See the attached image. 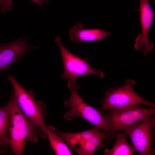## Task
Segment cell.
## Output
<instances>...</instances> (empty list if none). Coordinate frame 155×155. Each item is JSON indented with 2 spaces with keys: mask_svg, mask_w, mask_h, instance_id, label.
<instances>
[{
  "mask_svg": "<svg viewBox=\"0 0 155 155\" xmlns=\"http://www.w3.org/2000/svg\"><path fill=\"white\" fill-rule=\"evenodd\" d=\"M42 1H43L45 2L48 4H49L48 0H42Z\"/></svg>",
  "mask_w": 155,
  "mask_h": 155,
  "instance_id": "17",
  "label": "cell"
},
{
  "mask_svg": "<svg viewBox=\"0 0 155 155\" xmlns=\"http://www.w3.org/2000/svg\"><path fill=\"white\" fill-rule=\"evenodd\" d=\"M8 78L13 86L14 94L21 110L38 128V134L42 138L46 135V126L44 118L47 115L46 106L41 101L36 102L31 92L26 91L11 75Z\"/></svg>",
  "mask_w": 155,
  "mask_h": 155,
  "instance_id": "3",
  "label": "cell"
},
{
  "mask_svg": "<svg viewBox=\"0 0 155 155\" xmlns=\"http://www.w3.org/2000/svg\"><path fill=\"white\" fill-rule=\"evenodd\" d=\"M127 135L124 132L117 133L114 145L111 149H106L104 152L106 155H132L136 152L126 140Z\"/></svg>",
  "mask_w": 155,
  "mask_h": 155,
  "instance_id": "13",
  "label": "cell"
},
{
  "mask_svg": "<svg viewBox=\"0 0 155 155\" xmlns=\"http://www.w3.org/2000/svg\"><path fill=\"white\" fill-rule=\"evenodd\" d=\"M71 41L75 43L97 41L105 37H108L109 32L98 29L84 28V25L78 23L71 28L69 31Z\"/></svg>",
  "mask_w": 155,
  "mask_h": 155,
  "instance_id": "11",
  "label": "cell"
},
{
  "mask_svg": "<svg viewBox=\"0 0 155 155\" xmlns=\"http://www.w3.org/2000/svg\"><path fill=\"white\" fill-rule=\"evenodd\" d=\"M100 129L95 126L89 130L79 132L67 133L56 130V131L78 154L90 155L93 137L101 131Z\"/></svg>",
  "mask_w": 155,
  "mask_h": 155,
  "instance_id": "10",
  "label": "cell"
},
{
  "mask_svg": "<svg viewBox=\"0 0 155 155\" xmlns=\"http://www.w3.org/2000/svg\"><path fill=\"white\" fill-rule=\"evenodd\" d=\"M134 104L110 109L104 116L108 124V138L117 132L137 125L155 112V107L144 108Z\"/></svg>",
  "mask_w": 155,
  "mask_h": 155,
  "instance_id": "4",
  "label": "cell"
},
{
  "mask_svg": "<svg viewBox=\"0 0 155 155\" xmlns=\"http://www.w3.org/2000/svg\"><path fill=\"white\" fill-rule=\"evenodd\" d=\"M140 20L142 32L138 34L134 47L137 51L142 50L145 57L153 47L148 38V33L154 16L149 0H140Z\"/></svg>",
  "mask_w": 155,
  "mask_h": 155,
  "instance_id": "9",
  "label": "cell"
},
{
  "mask_svg": "<svg viewBox=\"0 0 155 155\" xmlns=\"http://www.w3.org/2000/svg\"><path fill=\"white\" fill-rule=\"evenodd\" d=\"M9 127V144L16 155L22 154L27 143L37 142L38 128L28 119L20 108L14 92L11 94Z\"/></svg>",
  "mask_w": 155,
  "mask_h": 155,
  "instance_id": "1",
  "label": "cell"
},
{
  "mask_svg": "<svg viewBox=\"0 0 155 155\" xmlns=\"http://www.w3.org/2000/svg\"><path fill=\"white\" fill-rule=\"evenodd\" d=\"M135 84L133 80H128L123 86L106 92L101 102V113L104 114L110 109L134 104L155 107L154 104L145 100L135 92L133 88Z\"/></svg>",
  "mask_w": 155,
  "mask_h": 155,
  "instance_id": "5",
  "label": "cell"
},
{
  "mask_svg": "<svg viewBox=\"0 0 155 155\" xmlns=\"http://www.w3.org/2000/svg\"><path fill=\"white\" fill-rule=\"evenodd\" d=\"M12 0H0L1 13H3L10 11L12 9Z\"/></svg>",
  "mask_w": 155,
  "mask_h": 155,
  "instance_id": "15",
  "label": "cell"
},
{
  "mask_svg": "<svg viewBox=\"0 0 155 155\" xmlns=\"http://www.w3.org/2000/svg\"><path fill=\"white\" fill-rule=\"evenodd\" d=\"M1 150V146L0 145V151Z\"/></svg>",
  "mask_w": 155,
  "mask_h": 155,
  "instance_id": "18",
  "label": "cell"
},
{
  "mask_svg": "<svg viewBox=\"0 0 155 155\" xmlns=\"http://www.w3.org/2000/svg\"><path fill=\"white\" fill-rule=\"evenodd\" d=\"M11 111L10 100L5 106L0 108V152H6L9 144V127Z\"/></svg>",
  "mask_w": 155,
  "mask_h": 155,
  "instance_id": "12",
  "label": "cell"
},
{
  "mask_svg": "<svg viewBox=\"0 0 155 155\" xmlns=\"http://www.w3.org/2000/svg\"><path fill=\"white\" fill-rule=\"evenodd\" d=\"M30 1L32 2L36 3L38 5L43 9L44 10L42 4V0H30Z\"/></svg>",
  "mask_w": 155,
  "mask_h": 155,
  "instance_id": "16",
  "label": "cell"
},
{
  "mask_svg": "<svg viewBox=\"0 0 155 155\" xmlns=\"http://www.w3.org/2000/svg\"><path fill=\"white\" fill-rule=\"evenodd\" d=\"M150 115L140 123L124 130L129 136L135 151L141 155H151L154 152L151 148L153 138V128L154 126L155 117Z\"/></svg>",
  "mask_w": 155,
  "mask_h": 155,
  "instance_id": "7",
  "label": "cell"
},
{
  "mask_svg": "<svg viewBox=\"0 0 155 155\" xmlns=\"http://www.w3.org/2000/svg\"><path fill=\"white\" fill-rule=\"evenodd\" d=\"M67 87L70 92L69 98L64 102L65 106L69 108L63 117L71 121L76 117L83 118L103 131H108V122L104 115L100 111L86 103L79 95V86L75 80H68Z\"/></svg>",
  "mask_w": 155,
  "mask_h": 155,
  "instance_id": "2",
  "label": "cell"
},
{
  "mask_svg": "<svg viewBox=\"0 0 155 155\" xmlns=\"http://www.w3.org/2000/svg\"><path fill=\"white\" fill-rule=\"evenodd\" d=\"M27 40L24 36L10 42L0 43V73L21 58L28 51L38 48L28 44Z\"/></svg>",
  "mask_w": 155,
  "mask_h": 155,
  "instance_id": "8",
  "label": "cell"
},
{
  "mask_svg": "<svg viewBox=\"0 0 155 155\" xmlns=\"http://www.w3.org/2000/svg\"><path fill=\"white\" fill-rule=\"evenodd\" d=\"M55 42L59 47L63 60L64 72L61 76L62 78L74 81L81 76L90 74L97 75L100 78H103L104 73L92 68L88 63V58L82 59L68 51L63 45L60 36H56Z\"/></svg>",
  "mask_w": 155,
  "mask_h": 155,
  "instance_id": "6",
  "label": "cell"
},
{
  "mask_svg": "<svg viewBox=\"0 0 155 155\" xmlns=\"http://www.w3.org/2000/svg\"><path fill=\"white\" fill-rule=\"evenodd\" d=\"M46 135L51 146L56 155H72L64 140L56 132L55 128L51 125L46 126Z\"/></svg>",
  "mask_w": 155,
  "mask_h": 155,
  "instance_id": "14",
  "label": "cell"
}]
</instances>
